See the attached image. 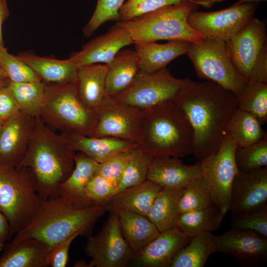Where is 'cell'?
I'll use <instances>...</instances> for the list:
<instances>
[{"instance_id":"obj_1","label":"cell","mask_w":267,"mask_h":267,"mask_svg":"<svg viewBox=\"0 0 267 267\" xmlns=\"http://www.w3.org/2000/svg\"><path fill=\"white\" fill-rule=\"evenodd\" d=\"M176 101L192 127L195 158L201 161L216 153L238 108L237 95L216 82L189 79Z\"/></svg>"},{"instance_id":"obj_2","label":"cell","mask_w":267,"mask_h":267,"mask_svg":"<svg viewBox=\"0 0 267 267\" xmlns=\"http://www.w3.org/2000/svg\"><path fill=\"white\" fill-rule=\"evenodd\" d=\"M75 154L62 135L38 116L34 118L31 139L17 168H28L32 171L41 200L56 197L60 184L74 170Z\"/></svg>"},{"instance_id":"obj_3","label":"cell","mask_w":267,"mask_h":267,"mask_svg":"<svg viewBox=\"0 0 267 267\" xmlns=\"http://www.w3.org/2000/svg\"><path fill=\"white\" fill-rule=\"evenodd\" d=\"M193 131L176 101L142 111L136 143L151 158L192 154Z\"/></svg>"},{"instance_id":"obj_4","label":"cell","mask_w":267,"mask_h":267,"mask_svg":"<svg viewBox=\"0 0 267 267\" xmlns=\"http://www.w3.org/2000/svg\"><path fill=\"white\" fill-rule=\"evenodd\" d=\"M105 211L103 205L74 208L59 196L41 200L31 222L15 234L12 241L34 238L52 247L74 234L89 233Z\"/></svg>"},{"instance_id":"obj_5","label":"cell","mask_w":267,"mask_h":267,"mask_svg":"<svg viewBox=\"0 0 267 267\" xmlns=\"http://www.w3.org/2000/svg\"><path fill=\"white\" fill-rule=\"evenodd\" d=\"M198 7L197 4L184 0L117 23L127 31L134 44L159 40L196 43L205 37L189 25L188 18Z\"/></svg>"},{"instance_id":"obj_6","label":"cell","mask_w":267,"mask_h":267,"mask_svg":"<svg viewBox=\"0 0 267 267\" xmlns=\"http://www.w3.org/2000/svg\"><path fill=\"white\" fill-rule=\"evenodd\" d=\"M45 84V95L40 115L43 122L61 134L76 133L93 136L96 112L88 109L82 101L76 81Z\"/></svg>"},{"instance_id":"obj_7","label":"cell","mask_w":267,"mask_h":267,"mask_svg":"<svg viewBox=\"0 0 267 267\" xmlns=\"http://www.w3.org/2000/svg\"><path fill=\"white\" fill-rule=\"evenodd\" d=\"M41 201L29 168L0 165V210L9 222L10 237L29 223Z\"/></svg>"},{"instance_id":"obj_8","label":"cell","mask_w":267,"mask_h":267,"mask_svg":"<svg viewBox=\"0 0 267 267\" xmlns=\"http://www.w3.org/2000/svg\"><path fill=\"white\" fill-rule=\"evenodd\" d=\"M186 55L199 78L216 82L237 96L242 92L247 81L229 60L224 41L204 38L189 43Z\"/></svg>"},{"instance_id":"obj_9","label":"cell","mask_w":267,"mask_h":267,"mask_svg":"<svg viewBox=\"0 0 267 267\" xmlns=\"http://www.w3.org/2000/svg\"><path fill=\"white\" fill-rule=\"evenodd\" d=\"M188 79L175 77L166 68L152 73L140 72L129 88L112 98L144 111L175 101Z\"/></svg>"},{"instance_id":"obj_10","label":"cell","mask_w":267,"mask_h":267,"mask_svg":"<svg viewBox=\"0 0 267 267\" xmlns=\"http://www.w3.org/2000/svg\"><path fill=\"white\" fill-rule=\"evenodd\" d=\"M237 145L226 134L218 151L201 161L202 176L206 179L213 204L225 215L230 209L231 188L239 172L235 153Z\"/></svg>"},{"instance_id":"obj_11","label":"cell","mask_w":267,"mask_h":267,"mask_svg":"<svg viewBox=\"0 0 267 267\" xmlns=\"http://www.w3.org/2000/svg\"><path fill=\"white\" fill-rule=\"evenodd\" d=\"M110 213L100 232L88 239L85 250L90 259L89 267H124L134 259L116 214Z\"/></svg>"},{"instance_id":"obj_12","label":"cell","mask_w":267,"mask_h":267,"mask_svg":"<svg viewBox=\"0 0 267 267\" xmlns=\"http://www.w3.org/2000/svg\"><path fill=\"white\" fill-rule=\"evenodd\" d=\"M257 3H234L213 11L195 10L188 18L189 25L205 38L226 41L255 17Z\"/></svg>"},{"instance_id":"obj_13","label":"cell","mask_w":267,"mask_h":267,"mask_svg":"<svg viewBox=\"0 0 267 267\" xmlns=\"http://www.w3.org/2000/svg\"><path fill=\"white\" fill-rule=\"evenodd\" d=\"M96 114L93 136L114 137L136 143L142 111L107 96Z\"/></svg>"},{"instance_id":"obj_14","label":"cell","mask_w":267,"mask_h":267,"mask_svg":"<svg viewBox=\"0 0 267 267\" xmlns=\"http://www.w3.org/2000/svg\"><path fill=\"white\" fill-rule=\"evenodd\" d=\"M267 43L266 23L255 17L225 42L229 60L247 81L257 57Z\"/></svg>"},{"instance_id":"obj_15","label":"cell","mask_w":267,"mask_h":267,"mask_svg":"<svg viewBox=\"0 0 267 267\" xmlns=\"http://www.w3.org/2000/svg\"><path fill=\"white\" fill-rule=\"evenodd\" d=\"M267 168L238 172L231 188L232 215L249 213L267 205Z\"/></svg>"},{"instance_id":"obj_16","label":"cell","mask_w":267,"mask_h":267,"mask_svg":"<svg viewBox=\"0 0 267 267\" xmlns=\"http://www.w3.org/2000/svg\"><path fill=\"white\" fill-rule=\"evenodd\" d=\"M34 118L21 111L0 125V165L17 168L31 139Z\"/></svg>"},{"instance_id":"obj_17","label":"cell","mask_w":267,"mask_h":267,"mask_svg":"<svg viewBox=\"0 0 267 267\" xmlns=\"http://www.w3.org/2000/svg\"><path fill=\"white\" fill-rule=\"evenodd\" d=\"M217 251L235 257L242 266H257L267 259V239L253 232L232 228L215 236Z\"/></svg>"},{"instance_id":"obj_18","label":"cell","mask_w":267,"mask_h":267,"mask_svg":"<svg viewBox=\"0 0 267 267\" xmlns=\"http://www.w3.org/2000/svg\"><path fill=\"white\" fill-rule=\"evenodd\" d=\"M134 44L123 27L116 23L105 34L84 44L81 50L71 54L69 60L79 66L100 63L109 64L125 46Z\"/></svg>"},{"instance_id":"obj_19","label":"cell","mask_w":267,"mask_h":267,"mask_svg":"<svg viewBox=\"0 0 267 267\" xmlns=\"http://www.w3.org/2000/svg\"><path fill=\"white\" fill-rule=\"evenodd\" d=\"M201 176V161L187 165L178 158L164 156L152 159L147 179L162 188L180 189Z\"/></svg>"},{"instance_id":"obj_20","label":"cell","mask_w":267,"mask_h":267,"mask_svg":"<svg viewBox=\"0 0 267 267\" xmlns=\"http://www.w3.org/2000/svg\"><path fill=\"white\" fill-rule=\"evenodd\" d=\"M178 227L162 232L134 256L137 265L145 267H170L176 254L190 241Z\"/></svg>"},{"instance_id":"obj_21","label":"cell","mask_w":267,"mask_h":267,"mask_svg":"<svg viewBox=\"0 0 267 267\" xmlns=\"http://www.w3.org/2000/svg\"><path fill=\"white\" fill-rule=\"evenodd\" d=\"M75 167L69 177L58 189V196L73 208L83 209L94 205L86 195V186L95 175L99 163L86 155L75 154Z\"/></svg>"},{"instance_id":"obj_22","label":"cell","mask_w":267,"mask_h":267,"mask_svg":"<svg viewBox=\"0 0 267 267\" xmlns=\"http://www.w3.org/2000/svg\"><path fill=\"white\" fill-rule=\"evenodd\" d=\"M68 145L99 163L117 153L137 147L135 142L111 137L88 136L76 133L61 134Z\"/></svg>"},{"instance_id":"obj_23","label":"cell","mask_w":267,"mask_h":267,"mask_svg":"<svg viewBox=\"0 0 267 267\" xmlns=\"http://www.w3.org/2000/svg\"><path fill=\"white\" fill-rule=\"evenodd\" d=\"M51 246L39 239L30 238L11 241L0 256V267H47Z\"/></svg>"},{"instance_id":"obj_24","label":"cell","mask_w":267,"mask_h":267,"mask_svg":"<svg viewBox=\"0 0 267 267\" xmlns=\"http://www.w3.org/2000/svg\"><path fill=\"white\" fill-rule=\"evenodd\" d=\"M188 44L179 41H169L166 44L156 42L134 44L140 72L152 73L166 68L173 60L186 54Z\"/></svg>"},{"instance_id":"obj_25","label":"cell","mask_w":267,"mask_h":267,"mask_svg":"<svg viewBox=\"0 0 267 267\" xmlns=\"http://www.w3.org/2000/svg\"><path fill=\"white\" fill-rule=\"evenodd\" d=\"M162 188L146 179L127 188L112 197L103 206L106 211L126 210L146 217L158 194Z\"/></svg>"},{"instance_id":"obj_26","label":"cell","mask_w":267,"mask_h":267,"mask_svg":"<svg viewBox=\"0 0 267 267\" xmlns=\"http://www.w3.org/2000/svg\"><path fill=\"white\" fill-rule=\"evenodd\" d=\"M106 64H94L79 67L76 84L83 103L89 110L96 112L107 97L106 79Z\"/></svg>"},{"instance_id":"obj_27","label":"cell","mask_w":267,"mask_h":267,"mask_svg":"<svg viewBox=\"0 0 267 267\" xmlns=\"http://www.w3.org/2000/svg\"><path fill=\"white\" fill-rule=\"evenodd\" d=\"M107 65L106 93L111 98L129 88L140 72L137 55L133 50H121Z\"/></svg>"},{"instance_id":"obj_28","label":"cell","mask_w":267,"mask_h":267,"mask_svg":"<svg viewBox=\"0 0 267 267\" xmlns=\"http://www.w3.org/2000/svg\"><path fill=\"white\" fill-rule=\"evenodd\" d=\"M18 56L46 84H65L76 80L79 66L68 58L61 60L31 53Z\"/></svg>"},{"instance_id":"obj_29","label":"cell","mask_w":267,"mask_h":267,"mask_svg":"<svg viewBox=\"0 0 267 267\" xmlns=\"http://www.w3.org/2000/svg\"><path fill=\"white\" fill-rule=\"evenodd\" d=\"M123 235L134 256L160 233L145 216L126 210L114 211Z\"/></svg>"},{"instance_id":"obj_30","label":"cell","mask_w":267,"mask_h":267,"mask_svg":"<svg viewBox=\"0 0 267 267\" xmlns=\"http://www.w3.org/2000/svg\"><path fill=\"white\" fill-rule=\"evenodd\" d=\"M182 189L162 188L155 199L146 217L160 232L176 227Z\"/></svg>"},{"instance_id":"obj_31","label":"cell","mask_w":267,"mask_h":267,"mask_svg":"<svg viewBox=\"0 0 267 267\" xmlns=\"http://www.w3.org/2000/svg\"><path fill=\"white\" fill-rule=\"evenodd\" d=\"M215 236L207 232L192 237L176 254L170 267H203L210 256L217 252Z\"/></svg>"},{"instance_id":"obj_32","label":"cell","mask_w":267,"mask_h":267,"mask_svg":"<svg viewBox=\"0 0 267 267\" xmlns=\"http://www.w3.org/2000/svg\"><path fill=\"white\" fill-rule=\"evenodd\" d=\"M224 216L218 207L212 204L202 209L180 214L176 227L187 236L192 237L201 233L217 230Z\"/></svg>"},{"instance_id":"obj_33","label":"cell","mask_w":267,"mask_h":267,"mask_svg":"<svg viewBox=\"0 0 267 267\" xmlns=\"http://www.w3.org/2000/svg\"><path fill=\"white\" fill-rule=\"evenodd\" d=\"M226 134L232 137L238 147L252 144L267 137L257 119L249 112L238 108L229 121Z\"/></svg>"},{"instance_id":"obj_34","label":"cell","mask_w":267,"mask_h":267,"mask_svg":"<svg viewBox=\"0 0 267 267\" xmlns=\"http://www.w3.org/2000/svg\"><path fill=\"white\" fill-rule=\"evenodd\" d=\"M7 86L21 112L32 118L40 116L45 95L46 84L44 82L20 83L10 82Z\"/></svg>"},{"instance_id":"obj_35","label":"cell","mask_w":267,"mask_h":267,"mask_svg":"<svg viewBox=\"0 0 267 267\" xmlns=\"http://www.w3.org/2000/svg\"><path fill=\"white\" fill-rule=\"evenodd\" d=\"M238 97V109L249 112L262 125L267 122V83L247 81Z\"/></svg>"},{"instance_id":"obj_36","label":"cell","mask_w":267,"mask_h":267,"mask_svg":"<svg viewBox=\"0 0 267 267\" xmlns=\"http://www.w3.org/2000/svg\"><path fill=\"white\" fill-rule=\"evenodd\" d=\"M152 160V158L137 147L132 149L130 151L123 176L113 196L127 188L145 181Z\"/></svg>"},{"instance_id":"obj_37","label":"cell","mask_w":267,"mask_h":267,"mask_svg":"<svg viewBox=\"0 0 267 267\" xmlns=\"http://www.w3.org/2000/svg\"><path fill=\"white\" fill-rule=\"evenodd\" d=\"M213 204L206 179L201 176L183 188L179 202L180 214L202 209Z\"/></svg>"},{"instance_id":"obj_38","label":"cell","mask_w":267,"mask_h":267,"mask_svg":"<svg viewBox=\"0 0 267 267\" xmlns=\"http://www.w3.org/2000/svg\"><path fill=\"white\" fill-rule=\"evenodd\" d=\"M235 160L239 173H247L267 167V137L246 146H237Z\"/></svg>"},{"instance_id":"obj_39","label":"cell","mask_w":267,"mask_h":267,"mask_svg":"<svg viewBox=\"0 0 267 267\" xmlns=\"http://www.w3.org/2000/svg\"><path fill=\"white\" fill-rule=\"evenodd\" d=\"M0 66L13 83L39 82L38 75L17 56L9 53L5 47L1 49Z\"/></svg>"},{"instance_id":"obj_40","label":"cell","mask_w":267,"mask_h":267,"mask_svg":"<svg viewBox=\"0 0 267 267\" xmlns=\"http://www.w3.org/2000/svg\"><path fill=\"white\" fill-rule=\"evenodd\" d=\"M125 0H97L94 12L83 29L85 36L90 37L103 23L119 20V11Z\"/></svg>"},{"instance_id":"obj_41","label":"cell","mask_w":267,"mask_h":267,"mask_svg":"<svg viewBox=\"0 0 267 267\" xmlns=\"http://www.w3.org/2000/svg\"><path fill=\"white\" fill-rule=\"evenodd\" d=\"M232 217V228L250 231L267 238V205L254 212Z\"/></svg>"},{"instance_id":"obj_42","label":"cell","mask_w":267,"mask_h":267,"mask_svg":"<svg viewBox=\"0 0 267 267\" xmlns=\"http://www.w3.org/2000/svg\"><path fill=\"white\" fill-rule=\"evenodd\" d=\"M187 0H127L119 11L118 21H126L153 11L164 6Z\"/></svg>"},{"instance_id":"obj_43","label":"cell","mask_w":267,"mask_h":267,"mask_svg":"<svg viewBox=\"0 0 267 267\" xmlns=\"http://www.w3.org/2000/svg\"><path fill=\"white\" fill-rule=\"evenodd\" d=\"M131 150L115 154L99 163L95 174L102 176L117 187L123 176Z\"/></svg>"},{"instance_id":"obj_44","label":"cell","mask_w":267,"mask_h":267,"mask_svg":"<svg viewBox=\"0 0 267 267\" xmlns=\"http://www.w3.org/2000/svg\"><path fill=\"white\" fill-rule=\"evenodd\" d=\"M116 186L102 176L95 174L85 189L88 198L94 205H104L113 195Z\"/></svg>"},{"instance_id":"obj_45","label":"cell","mask_w":267,"mask_h":267,"mask_svg":"<svg viewBox=\"0 0 267 267\" xmlns=\"http://www.w3.org/2000/svg\"><path fill=\"white\" fill-rule=\"evenodd\" d=\"M79 235L78 234L72 235L51 247L48 258L49 266L52 267L66 266L70 245L73 241Z\"/></svg>"},{"instance_id":"obj_46","label":"cell","mask_w":267,"mask_h":267,"mask_svg":"<svg viewBox=\"0 0 267 267\" xmlns=\"http://www.w3.org/2000/svg\"><path fill=\"white\" fill-rule=\"evenodd\" d=\"M21 111L11 91L5 86L0 89V118L4 121Z\"/></svg>"},{"instance_id":"obj_47","label":"cell","mask_w":267,"mask_h":267,"mask_svg":"<svg viewBox=\"0 0 267 267\" xmlns=\"http://www.w3.org/2000/svg\"><path fill=\"white\" fill-rule=\"evenodd\" d=\"M248 81L267 83V43L262 48L253 65Z\"/></svg>"},{"instance_id":"obj_48","label":"cell","mask_w":267,"mask_h":267,"mask_svg":"<svg viewBox=\"0 0 267 267\" xmlns=\"http://www.w3.org/2000/svg\"><path fill=\"white\" fill-rule=\"evenodd\" d=\"M10 237L9 222L0 210V250L4 248L5 242Z\"/></svg>"},{"instance_id":"obj_49","label":"cell","mask_w":267,"mask_h":267,"mask_svg":"<svg viewBox=\"0 0 267 267\" xmlns=\"http://www.w3.org/2000/svg\"><path fill=\"white\" fill-rule=\"evenodd\" d=\"M9 15L7 0H0V47H4L2 27L3 22Z\"/></svg>"},{"instance_id":"obj_50","label":"cell","mask_w":267,"mask_h":267,"mask_svg":"<svg viewBox=\"0 0 267 267\" xmlns=\"http://www.w3.org/2000/svg\"><path fill=\"white\" fill-rule=\"evenodd\" d=\"M198 6H201L205 8H210L216 3L221 2L224 0H187Z\"/></svg>"},{"instance_id":"obj_51","label":"cell","mask_w":267,"mask_h":267,"mask_svg":"<svg viewBox=\"0 0 267 267\" xmlns=\"http://www.w3.org/2000/svg\"><path fill=\"white\" fill-rule=\"evenodd\" d=\"M9 82L7 74L0 66V88L7 86Z\"/></svg>"},{"instance_id":"obj_52","label":"cell","mask_w":267,"mask_h":267,"mask_svg":"<svg viewBox=\"0 0 267 267\" xmlns=\"http://www.w3.org/2000/svg\"><path fill=\"white\" fill-rule=\"evenodd\" d=\"M267 0H238L235 3L242 4V3H257L262 1H265Z\"/></svg>"},{"instance_id":"obj_53","label":"cell","mask_w":267,"mask_h":267,"mask_svg":"<svg viewBox=\"0 0 267 267\" xmlns=\"http://www.w3.org/2000/svg\"><path fill=\"white\" fill-rule=\"evenodd\" d=\"M75 265H76V266H76V267H89L88 264L86 263L85 262V261H78V262H77V263L75 264Z\"/></svg>"},{"instance_id":"obj_54","label":"cell","mask_w":267,"mask_h":267,"mask_svg":"<svg viewBox=\"0 0 267 267\" xmlns=\"http://www.w3.org/2000/svg\"><path fill=\"white\" fill-rule=\"evenodd\" d=\"M3 122V121L0 118V125Z\"/></svg>"},{"instance_id":"obj_55","label":"cell","mask_w":267,"mask_h":267,"mask_svg":"<svg viewBox=\"0 0 267 267\" xmlns=\"http://www.w3.org/2000/svg\"><path fill=\"white\" fill-rule=\"evenodd\" d=\"M2 48H0V51H1V49H2Z\"/></svg>"},{"instance_id":"obj_56","label":"cell","mask_w":267,"mask_h":267,"mask_svg":"<svg viewBox=\"0 0 267 267\" xmlns=\"http://www.w3.org/2000/svg\"></svg>"}]
</instances>
